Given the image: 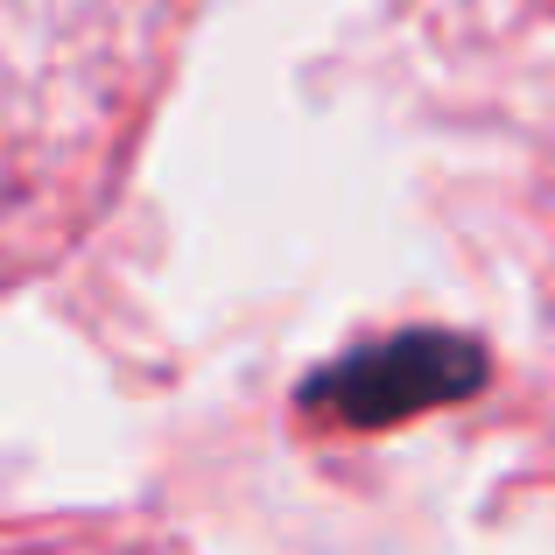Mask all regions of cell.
<instances>
[{
    "instance_id": "cell-1",
    "label": "cell",
    "mask_w": 555,
    "mask_h": 555,
    "mask_svg": "<svg viewBox=\"0 0 555 555\" xmlns=\"http://www.w3.org/2000/svg\"><path fill=\"white\" fill-rule=\"evenodd\" d=\"M204 0H0V296L120 204Z\"/></svg>"
},
{
    "instance_id": "cell-2",
    "label": "cell",
    "mask_w": 555,
    "mask_h": 555,
    "mask_svg": "<svg viewBox=\"0 0 555 555\" xmlns=\"http://www.w3.org/2000/svg\"><path fill=\"white\" fill-rule=\"evenodd\" d=\"M478 387H486V352L472 338H457V331H401V338H379L366 352L310 373L302 408L345 422V429H387V422L464 401Z\"/></svg>"
}]
</instances>
